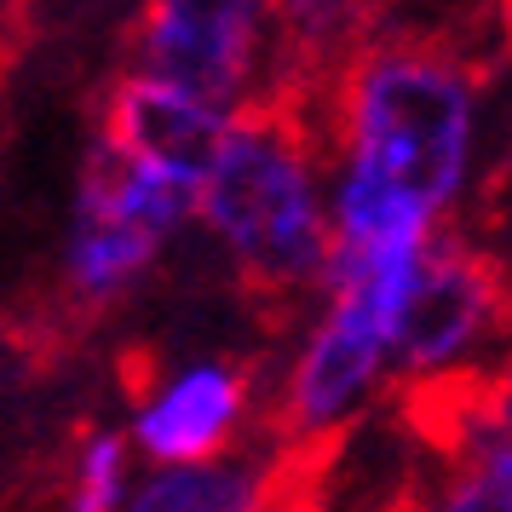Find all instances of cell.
<instances>
[{"label":"cell","mask_w":512,"mask_h":512,"mask_svg":"<svg viewBox=\"0 0 512 512\" xmlns=\"http://www.w3.org/2000/svg\"><path fill=\"white\" fill-rule=\"evenodd\" d=\"M305 116L323 144L328 254H415L484 185L489 75L443 35L374 29Z\"/></svg>","instance_id":"1"},{"label":"cell","mask_w":512,"mask_h":512,"mask_svg":"<svg viewBox=\"0 0 512 512\" xmlns=\"http://www.w3.org/2000/svg\"><path fill=\"white\" fill-rule=\"evenodd\" d=\"M190 225L225 254L242 288L311 300L328 271V179L317 127L294 98L248 104L225 121L196 179Z\"/></svg>","instance_id":"2"},{"label":"cell","mask_w":512,"mask_h":512,"mask_svg":"<svg viewBox=\"0 0 512 512\" xmlns=\"http://www.w3.org/2000/svg\"><path fill=\"white\" fill-rule=\"evenodd\" d=\"M415 259H351L323 271L311 294V317L288 346L277 380V426L282 455H317L346 438L369 415L380 392H392V311L409 288Z\"/></svg>","instance_id":"3"},{"label":"cell","mask_w":512,"mask_h":512,"mask_svg":"<svg viewBox=\"0 0 512 512\" xmlns=\"http://www.w3.org/2000/svg\"><path fill=\"white\" fill-rule=\"evenodd\" d=\"M190 213H196L190 185L127 162L93 139L87 167L75 179L64 254H58L70 300L87 311H110V305L133 300L156 277L162 254L190 231Z\"/></svg>","instance_id":"4"},{"label":"cell","mask_w":512,"mask_h":512,"mask_svg":"<svg viewBox=\"0 0 512 512\" xmlns=\"http://www.w3.org/2000/svg\"><path fill=\"white\" fill-rule=\"evenodd\" d=\"M507 323L501 259L461 225L420 248L409 288L392 311V386L438 392L472 374H489L484 357Z\"/></svg>","instance_id":"5"},{"label":"cell","mask_w":512,"mask_h":512,"mask_svg":"<svg viewBox=\"0 0 512 512\" xmlns=\"http://www.w3.org/2000/svg\"><path fill=\"white\" fill-rule=\"evenodd\" d=\"M213 110L282 98L277 0H144L133 24V64Z\"/></svg>","instance_id":"6"},{"label":"cell","mask_w":512,"mask_h":512,"mask_svg":"<svg viewBox=\"0 0 512 512\" xmlns=\"http://www.w3.org/2000/svg\"><path fill=\"white\" fill-rule=\"evenodd\" d=\"M259 392L254 369L236 357H185L144 380L127 415V443L139 466H190V461H219L242 449L254 426Z\"/></svg>","instance_id":"7"},{"label":"cell","mask_w":512,"mask_h":512,"mask_svg":"<svg viewBox=\"0 0 512 512\" xmlns=\"http://www.w3.org/2000/svg\"><path fill=\"white\" fill-rule=\"evenodd\" d=\"M225 121L231 116L213 110V104H202V98L179 93V87H167L156 75L127 70L116 87H110V98H104L98 144L196 190V179H202V167H208V156H213V144L225 133Z\"/></svg>","instance_id":"8"},{"label":"cell","mask_w":512,"mask_h":512,"mask_svg":"<svg viewBox=\"0 0 512 512\" xmlns=\"http://www.w3.org/2000/svg\"><path fill=\"white\" fill-rule=\"evenodd\" d=\"M449 403L443 472L426 512H512V449H507V386L495 374H472L438 386ZM420 397V392H415Z\"/></svg>","instance_id":"9"},{"label":"cell","mask_w":512,"mask_h":512,"mask_svg":"<svg viewBox=\"0 0 512 512\" xmlns=\"http://www.w3.org/2000/svg\"><path fill=\"white\" fill-rule=\"evenodd\" d=\"M121 512H288V455L231 449L219 461L139 466Z\"/></svg>","instance_id":"10"},{"label":"cell","mask_w":512,"mask_h":512,"mask_svg":"<svg viewBox=\"0 0 512 512\" xmlns=\"http://www.w3.org/2000/svg\"><path fill=\"white\" fill-rule=\"evenodd\" d=\"M374 29H380L374 0H277L282 98L305 104Z\"/></svg>","instance_id":"11"},{"label":"cell","mask_w":512,"mask_h":512,"mask_svg":"<svg viewBox=\"0 0 512 512\" xmlns=\"http://www.w3.org/2000/svg\"><path fill=\"white\" fill-rule=\"evenodd\" d=\"M139 478V455L121 426H93L81 432L64 472V512H121L127 489Z\"/></svg>","instance_id":"12"}]
</instances>
